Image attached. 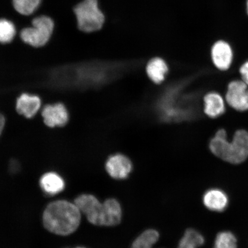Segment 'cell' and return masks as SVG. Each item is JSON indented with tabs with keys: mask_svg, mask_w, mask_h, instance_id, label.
<instances>
[{
	"mask_svg": "<svg viewBox=\"0 0 248 248\" xmlns=\"http://www.w3.org/2000/svg\"><path fill=\"white\" fill-rule=\"evenodd\" d=\"M209 148L216 156L225 162L243 163L248 157V132L244 129L238 130L232 140L229 141L225 130L219 129L211 140Z\"/></svg>",
	"mask_w": 248,
	"mask_h": 248,
	"instance_id": "cell-3",
	"label": "cell"
},
{
	"mask_svg": "<svg viewBox=\"0 0 248 248\" xmlns=\"http://www.w3.org/2000/svg\"><path fill=\"white\" fill-rule=\"evenodd\" d=\"M146 71L149 78L156 84H160L165 79L169 67L163 59L155 58L148 62Z\"/></svg>",
	"mask_w": 248,
	"mask_h": 248,
	"instance_id": "cell-15",
	"label": "cell"
},
{
	"mask_svg": "<svg viewBox=\"0 0 248 248\" xmlns=\"http://www.w3.org/2000/svg\"><path fill=\"white\" fill-rule=\"evenodd\" d=\"M204 112L207 116L215 119L222 115L225 111L224 99L218 93L211 92L204 96Z\"/></svg>",
	"mask_w": 248,
	"mask_h": 248,
	"instance_id": "cell-14",
	"label": "cell"
},
{
	"mask_svg": "<svg viewBox=\"0 0 248 248\" xmlns=\"http://www.w3.org/2000/svg\"><path fill=\"white\" fill-rule=\"evenodd\" d=\"M103 204V226H114L122 221V209L119 201L113 198L108 199Z\"/></svg>",
	"mask_w": 248,
	"mask_h": 248,
	"instance_id": "cell-13",
	"label": "cell"
},
{
	"mask_svg": "<svg viewBox=\"0 0 248 248\" xmlns=\"http://www.w3.org/2000/svg\"><path fill=\"white\" fill-rule=\"evenodd\" d=\"M42 107V100L38 95L22 93L16 102V110L20 115L31 119L35 117Z\"/></svg>",
	"mask_w": 248,
	"mask_h": 248,
	"instance_id": "cell-11",
	"label": "cell"
},
{
	"mask_svg": "<svg viewBox=\"0 0 248 248\" xmlns=\"http://www.w3.org/2000/svg\"><path fill=\"white\" fill-rule=\"evenodd\" d=\"M74 203L92 224L97 226L103 225V204L94 195H80L76 198Z\"/></svg>",
	"mask_w": 248,
	"mask_h": 248,
	"instance_id": "cell-6",
	"label": "cell"
},
{
	"mask_svg": "<svg viewBox=\"0 0 248 248\" xmlns=\"http://www.w3.org/2000/svg\"><path fill=\"white\" fill-rule=\"evenodd\" d=\"M214 248H237V239L230 232H219L216 238Z\"/></svg>",
	"mask_w": 248,
	"mask_h": 248,
	"instance_id": "cell-21",
	"label": "cell"
},
{
	"mask_svg": "<svg viewBox=\"0 0 248 248\" xmlns=\"http://www.w3.org/2000/svg\"><path fill=\"white\" fill-rule=\"evenodd\" d=\"M79 29L93 32L102 29L105 16L98 8L97 0H84L74 8Z\"/></svg>",
	"mask_w": 248,
	"mask_h": 248,
	"instance_id": "cell-4",
	"label": "cell"
},
{
	"mask_svg": "<svg viewBox=\"0 0 248 248\" xmlns=\"http://www.w3.org/2000/svg\"><path fill=\"white\" fill-rule=\"evenodd\" d=\"M81 219V212L75 203L57 201L46 206L43 215L46 230L57 235H68L77 231Z\"/></svg>",
	"mask_w": 248,
	"mask_h": 248,
	"instance_id": "cell-2",
	"label": "cell"
},
{
	"mask_svg": "<svg viewBox=\"0 0 248 248\" xmlns=\"http://www.w3.org/2000/svg\"><path fill=\"white\" fill-rule=\"evenodd\" d=\"M6 124L5 117L3 114L0 113V136L5 129Z\"/></svg>",
	"mask_w": 248,
	"mask_h": 248,
	"instance_id": "cell-23",
	"label": "cell"
},
{
	"mask_svg": "<svg viewBox=\"0 0 248 248\" xmlns=\"http://www.w3.org/2000/svg\"><path fill=\"white\" fill-rule=\"evenodd\" d=\"M203 202L207 209L214 212H222L228 204L227 195L219 189H211L203 195Z\"/></svg>",
	"mask_w": 248,
	"mask_h": 248,
	"instance_id": "cell-12",
	"label": "cell"
},
{
	"mask_svg": "<svg viewBox=\"0 0 248 248\" xmlns=\"http://www.w3.org/2000/svg\"><path fill=\"white\" fill-rule=\"evenodd\" d=\"M41 0H13L16 11L23 15H30L38 8Z\"/></svg>",
	"mask_w": 248,
	"mask_h": 248,
	"instance_id": "cell-20",
	"label": "cell"
},
{
	"mask_svg": "<svg viewBox=\"0 0 248 248\" xmlns=\"http://www.w3.org/2000/svg\"><path fill=\"white\" fill-rule=\"evenodd\" d=\"M229 106L238 111L248 110V88L243 80H235L229 83L226 94Z\"/></svg>",
	"mask_w": 248,
	"mask_h": 248,
	"instance_id": "cell-7",
	"label": "cell"
},
{
	"mask_svg": "<svg viewBox=\"0 0 248 248\" xmlns=\"http://www.w3.org/2000/svg\"><path fill=\"white\" fill-rule=\"evenodd\" d=\"M106 66L98 62H87L63 65L49 71L46 82L61 91H83L97 88L108 78Z\"/></svg>",
	"mask_w": 248,
	"mask_h": 248,
	"instance_id": "cell-1",
	"label": "cell"
},
{
	"mask_svg": "<svg viewBox=\"0 0 248 248\" xmlns=\"http://www.w3.org/2000/svg\"><path fill=\"white\" fill-rule=\"evenodd\" d=\"M54 28V21L51 18L42 16L33 19L32 27L21 31L20 38L26 44L33 47H42L49 41Z\"/></svg>",
	"mask_w": 248,
	"mask_h": 248,
	"instance_id": "cell-5",
	"label": "cell"
},
{
	"mask_svg": "<svg viewBox=\"0 0 248 248\" xmlns=\"http://www.w3.org/2000/svg\"><path fill=\"white\" fill-rule=\"evenodd\" d=\"M132 167L131 160L125 155L120 154L111 155L108 158L105 165L108 174L115 179L128 178Z\"/></svg>",
	"mask_w": 248,
	"mask_h": 248,
	"instance_id": "cell-9",
	"label": "cell"
},
{
	"mask_svg": "<svg viewBox=\"0 0 248 248\" xmlns=\"http://www.w3.org/2000/svg\"><path fill=\"white\" fill-rule=\"evenodd\" d=\"M42 116L43 123L48 128L63 127L69 121V113L67 108L61 102L46 105L43 108Z\"/></svg>",
	"mask_w": 248,
	"mask_h": 248,
	"instance_id": "cell-8",
	"label": "cell"
},
{
	"mask_svg": "<svg viewBox=\"0 0 248 248\" xmlns=\"http://www.w3.org/2000/svg\"><path fill=\"white\" fill-rule=\"evenodd\" d=\"M233 58L232 48L229 43L219 40L212 48V59L217 69L225 71L230 68Z\"/></svg>",
	"mask_w": 248,
	"mask_h": 248,
	"instance_id": "cell-10",
	"label": "cell"
},
{
	"mask_svg": "<svg viewBox=\"0 0 248 248\" xmlns=\"http://www.w3.org/2000/svg\"><path fill=\"white\" fill-rule=\"evenodd\" d=\"M204 238L200 232L188 229L180 241L178 248H197L204 244Z\"/></svg>",
	"mask_w": 248,
	"mask_h": 248,
	"instance_id": "cell-17",
	"label": "cell"
},
{
	"mask_svg": "<svg viewBox=\"0 0 248 248\" xmlns=\"http://www.w3.org/2000/svg\"><path fill=\"white\" fill-rule=\"evenodd\" d=\"M242 80L248 86V61L242 65L240 69Z\"/></svg>",
	"mask_w": 248,
	"mask_h": 248,
	"instance_id": "cell-22",
	"label": "cell"
},
{
	"mask_svg": "<svg viewBox=\"0 0 248 248\" xmlns=\"http://www.w3.org/2000/svg\"><path fill=\"white\" fill-rule=\"evenodd\" d=\"M247 14L248 15V0H247Z\"/></svg>",
	"mask_w": 248,
	"mask_h": 248,
	"instance_id": "cell-24",
	"label": "cell"
},
{
	"mask_svg": "<svg viewBox=\"0 0 248 248\" xmlns=\"http://www.w3.org/2000/svg\"><path fill=\"white\" fill-rule=\"evenodd\" d=\"M16 31L14 24L6 19H0V43L7 44L15 38Z\"/></svg>",
	"mask_w": 248,
	"mask_h": 248,
	"instance_id": "cell-19",
	"label": "cell"
},
{
	"mask_svg": "<svg viewBox=\"0 0 248 248\" xmlns=\"http://www.w3.org/2000/svg\"><path fill=\"white\" fill-rule=\"evenodd\" d=\"M40 185L46 193L51 195L60 193L65 187L63 179L54 172L43 175L40 179Z\"/></svg>",
	"mask_w": 248,
	"mask_h": 248,
	"instance_id": "cell-16",
	"label": "cell"
},
{
	"mask_svg": "<svg viewBox=\"0 0 248 248\" xmlns=\"http://www.w3.org/2000/svg\"><path fill=\"white\" fill-rule=\"evenodd\" d=\"M159 232L154 229H148L136 238L131 248H153L159 239Z\"/></svg>",
	"mask_w": 248,
	"mask_h": 248,
	"instance_id": "cell-18",
	"label": "cell"
}]
</instances>
